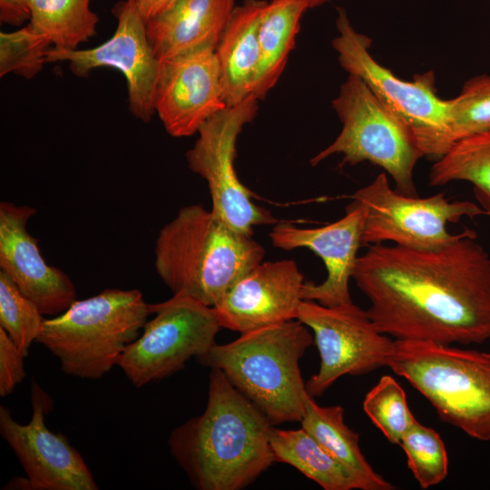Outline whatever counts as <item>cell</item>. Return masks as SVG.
Masks as SVG:
<instances>
[{"instance_id":"cell-31","label":"cell","mask_w":490,"mask_h":490,"mask_svg":"<svg viewBox=\"0 0 490 490\" xmlns=\"http://www.w3.org/2000/svg\"><path fill=\"white\" fill-rule=\"evenodd\" d=\"M25 356L12 341L4 328H0V396L13 393L16 385L24 377Z\"/></svg>"},{"instance_id":"cell-8","label":"cell","mask_w":490,"mask_h":490,"mask_svg":"<svg viewBox=\"0 0 490 490\" xmlns=\"http://www.w3.org/2000/svg\"><path fill=\"white\" fill-rule=\"evenodd\" d=\"M336 26L338 34L332 46L342 68L363 80L410 129L424 157L438 160L453 142L448 100L437 95L434 73L426 72L405 81L373 58L369 52L371 39L353 27L343 8H338Z\"/></svg>"},{"instance_id":"cell-32","label":"cell","mask_w":490,"mask_h":490,"mask_svg":"<svg viewBox=\"0 0 490 490\" xmlns=\"http://www.w3.org/2000/svg\"><path fill=\"white\" fill-rule=\"evenodd\" d=\"M30 19L28 0H0V20L11 25H21Z\"/></svg>"},{"instance_id":"cell-2","label":"cell","mask_w":490,"mask_h":490,"mask_svg":"<svg viewBox=\"0 0 490 490\" xmlns=\"http://www.w3.org/2000/svg\"><path fill=\"white\" fill-rule=\"evenodd\" d=\"M271 424L217 368L209 376L204 412L175 428L172 455L200 490H239L274 462Z\"/></svg>"},{"instance_id":"cell-22","label":"cell","mask_w":490,"mask_h":490,"mask_svg":"<svg viewBox=\"0 0 490 490\" xmlns=\"http://www.w3.org/2000/svg\"><path fill=\"white\" fill-rule=\"evenodd\" d=\"M308 9L301 0L268 2L259 33L260 64L251 93L256 100L264 99L282 74Z\"/></svg>"},{"instance_id":"cell-7","label":"cell","mask_w":490,"mask_h":490,"mask_svg":"<svg viewBox=\"0 0 490 490\" xmlns=\"http://www.w3.org/2000/svg\"><path fill=\"white\" fill-rule=\"evenodd\" d=\"M332 107L342 129L310 164L318 165L334 154L342 155L341 165L369 162L392 177L397 191L417 196L414 169L424 154L410 129L354 74L340 85Z\"/></svg>"},{"instance_id":"cell-3","label":"cell","mask_w":490,"mask_h":490,"mask_svg":"<svg viewBox=\"0 0 490 490\" xmlns=\"http://www.w3.org/2000/svg\"><path fill=\"white\" fill-rule=\"evenodd\" d=\"M265 250L199 204L181 208L156 239L155 270L173 294L213 308Z\"/></svg>"},{"instance_id":"cell-23","label":"cell","mask_w":490,"mask_h":490,"mask_svg":"<svg viewBox=\"0 0 490 490\" xmlns=\"http://www.w3.org/2000/svg\"><path fill=\"white\" fill-rule=\"evenodd\" d=\"M270 444L275 462L286 463L325 490L358 489L349 472L304 428L271 426Z\"/></svg>"},{"instance_id":"cell-27","label":"cell","mask_w":490,"mask_h":490,"mask_svg":"<svg viewBox=\"0 0 490 490\" xmlns=\"http://www.w3.org/2000/svg\"><path fill=\"white\" fill-rule=\"evenodd\" d=\"M44 318L37 305L18 289L12 279L0 270V328L27 357L36 341Z\"/></svg>"},{"instance_id":"cell-19","label":"cell","mask_w":490,"mask_h":490,"mask_svg":"<svg viewBox=\"0 0 490 490\" xmlns=\"http://www.w3.org/2000/svg\"><path fill=\"white\" fill-rule=\"evenodd\" d=\"M236 5L234 0H176L146 21L149 43L160 60L216 47Z\"/></svg>"},{"instance_id":"cell-12","label":"cell","mask_w":490,"mask_h":490,"mask_svg":"<svg viewBox=\"0 0 490 490\" xmlns=\"http://www.w3.org/2000/svg\"><path fill=\"white\" fill-rule=\"evenodd\" d=\"M297 319L311 328L320 356L318 373L306 383L319 397L344 375L358 376L386 367L394 340L379 332L367 310L353 302L327 307L302 300Z\"/></svg>"},{"instance_id":"cell-15","label":"cell","mask_w":490,"mask_h":490,"mask_svg":"<svg viewBox=\"0 0 490 490\" xmlns=\"http://www.w3.org/2000/svg\"><path fill=\"white\" fill-rule=\"evenodd\" d=\"M153 105L165 131L176 138L198 133L227 108L215 49L203 47L161 61Z\"/></svg>"},{"instance_id":"cell-26","label":"cell","mask_w":490,"mask_h":490,"mask_svg":"<svg viewBox=\"0 0 490 490\" xmlns=\"http://www.w3.org/2000/svg\"><path fill=\"white\" fill-rule=\"evenodd\" d=\"M399 446L407 458V466L421 488L441 483L447 475L448 458L439 434L416 419L402 436Z\"/></svg>"},{"instance_id":"cell-9","label":"cell","mask_w":490,"mask_h":490,"mask_svg":"<svg viewBox=\"0 0 490 490\" xmlns=\"http://www.w3.org/2000/svg\"><path fill=\"white\" fill-rule=\"evenodd\" d=\"M365 210L362 245H395L415 250H436L466 236L472 230L450 233L448 223L489 212L468 201H448L444 192L418 198L391 189L385 172L352 195Z\"/></svg>"},{"instance_id":"cell-34","label":"cell","mask_w":490,"mask_h":490,"mask_svg":"<svg viewBox=\"0 0 490 490\" xmlns=\"http://www.w3.org/2000/svg\"><path fill=\"white\" fill-rule=\"evenodd\" d=\"M306 4L309 9L316 8L328 3L331 0H301Z\"/></svg>"},{"instance_id":"cell-18","label":"cell","mask_w":490,"mask_h":490,"mask_svg":"<svg viewBox=\"0 0 490 490\" xmlns=\"http://www.w3.org/2000/svg\"><path fill=\"white\" fill-rule=\"evenodd\" d=\"M34 208L0 202V269L34 301L43 315L57 316L76 300L69 276L43 258L27 223Z\"/></svg>"},{"instance_id":"cell-1","label":"cell","mask_w":490,"mask_h":490,"mask_svg":"<svg viewBox=\"0 0 490 490\" xmlns=\"http://www.w3.org/2000/svg\"><path fill=\"white\" fill-rule=\"evenodd\" d=\"M352 279L385 335L446 345L490 339V254L473 230L436 250L368 245Z\"/></svg>"},{"instance_id":"cell-13","label":"cell","mask_w":490,"mask_h":490,"mask_svg":"<svg viewBox=\"0 0 490 490\" xmlns=\"http://www.w3.org/2000/svg\"><path fill=\"white\" fill-rule=\"evenodd\" d=\"M117 19L111 38L90 49H57L47 53V63L67 62L77 77H87L99 67L122 74L127 83L128 107L137 119L149 122L154 114V90L161 61L147 37L146 22L132 0H123L112 9Z\"/></svg>"},{"instance_id":"cell-30","label":"cell","mask_w":490,"mask_h":490,"mask_svg":"<svg viewBox=\"0 0 490 490\" xmlns=\"http://www.w3.org/2000/svg\"><path fill=\"white\" fill-rule=\"evenodd\" d=\"M51 41L31 24L14 32L0 33V76L14 73L25 79L34 77L46 64Z\"/></svg>"},{"instance_id":"cell-10","label":"cell","mask_w":490,"mask_h":490,"mask_svg":"<svg viewBox=\"0 0 490 490\" xmlns=\"http://www.w3.org/2000/svg\"><path fill=\"white\" fill-rule=\"evenodd\" d=\"M150 310L154 318L116 364L136 387L170 377L191 358L205 354L220 328L211 307L183 294L150 304Z\"/></svg>"},{"instance_id":"cell-21","label":"cell","mask_w":490,"mask_h":490,"mask_svg":"<svg viewBox=\"0 0 490 490\" xmlns=\"http://www.w3.org/2000/svg\"><path fill=\"white\" fill-rule=\"evenodd\" d=\"M301 427L309 433L349 472L360 490H393L397 487L379 475L365 458L358 433L344 421L341 406H318L309 395L305 401Z\"/></svg>"},{"instance_id":"cell-29","label":"cell","mask_w":490,"mask_h":490,"mask_svg":"<svg viewBox=\"0 0 490 490\" xmlns=\"http://www.w3.org/2000/svg\"><path fill=\"white\" fill-rule=\"evenodd\" d=\"M453 144L463 138L490 131V75L466 81L460 93L448 100Z\"/></svg>"},{"instance_id":"cell-24","label":"cell","mask_w":490,"mask_h":490,"mask_svg":"<svg viewBox=\"0 0 490 490\" xmlns=\"http://www.w3.org/2000/svg\"><path fill=\"white\" fill-rule=\"evenodd\" d=\"M454 181L472 183L476 200L490 214V131L458 140L435 161L429 184L439 186Z\"/></svg>"},{"instance_id":"cell-20","label":"cell","mask_w":490,"mask_h":490,"mask_svg":"<svg viewBox=\"0 0 490 490\" xmlns=\"http://www.w3.org/2000/svg\"><path fill=\"white\" fill-rule=\"evenodd\" d=\"M267 4L264 0H244L236 6L216 47L228 106L251 96L260 64V26Z\"/></svg>"},{"instance_id":"cell-14","label":"cell","mask_w":490,"mask_h":490,"mask_svg":"<svg viewBox=\"0 0 490 490\" xmlns=\"http://www.w3.org/2000/svg\"><path fill=\"white\" fill-rule=\"evenodd\" d=\"M33 415L27 424L15 421L0 406V434L15 452L25 475L24 489L97 490L98 485L80 453L67 437L49 430L44 416L54 407L52 397L32 379Z\"/></svg>"},{"instance_id":"cell-6","label":"cell","mask_w":490,"mask_h":490,"mask_svg":"<svg viewBox=\"0 0 490 490\" xmlns=\"http://www.w3.org/2000/svg\"><path fill=\"white\" fill-rule=\"evenodd\" d=\"M149 315L150 304L139 289H106L44 319L36 342L67 375L99 379L140 336Z\"/></svg>"},{"instance_id":"cell-5","label":"cell","mask_w":490,"mask_h":490,"mask_svg":"<svg viewBox=\"0 0 490 490\" xmlns=\"http://www.w3.org/2000/svg\"><path fill=\"white\" fill-rule=\"evenodd\" d=\"M386 367L422 394L443 422L490 441V353L395 339Z\"/></svg>"},{"instance_id":"cell-17","label":"cell","mask_w":490,"mask_h":490,"mask_svg":"<svg viewBox=\"0 0 490 490\" xmlns=\"http://www.w3.org/2000/svg\"><path fill=\"white\" fill-rule=\"evenodd\" d=\"M304 282L293 260L260 262L212 309L220 328L240 333L297 319Z\"/></svg>"},{"instance_id":"cell-11","label":"cell","mask_w":490,"mask_h":490,"mask_svg":"<svg viewBox=\"0 0 490 490\" xmlns=\"http://www.w3.org/2000/svg\"><path fill=\"white\" fill-rule=\"evenodd\" d=\"M258 102L250 96L211 116L200 128L198 139L186 153L189 168L208 184L211 211L249 236L253 235L255 226L277 222L269 211L253 202L251 191L241 183L234 167L238 136L256 116Z\"/></svg>"},{"instance_id":"cell-4","label":"cell","mask_w":490,"mask_h":490,"mask_svg":"<svg viewBox=\"0 0 490 490\" xmlns=\"http://www.w3.org/2000/svg\"><path fill=\"white\" fill-rule=\"evenodd\" d=\"M299 319L240 333L227 344H214L197 357L199 364L221 370L272 425L300 421L306 390L299 361L312 344Z\"/></svg>"},{"instance_id":"cell-25","label":"cell","mask_w":490,"mask_h":490,"mask_svg":"<svg viewBox=\"0 0 490 490\" xmlns=\"http://www.w3.org/2000/svg\"><path fill=\"white\" fill-rule=\"evenodd\" d=\"M91 0H28L30 24L53 47L77 49L96 34L98 15Z\"/></svg>"},{"instance_id":"cell-16","label":"cell","mask_w":490,"mask_h":490,"mask_svg":"<svg viewBox=\"0 0 490 490\" xmlns=\"http://www.w3.org/2000/svg\"><path fill=\"white\" fill-rule=\"evenodd\" d=\"M365 221L363 206L353 201L344 217L318 228H299L289 222H276L270 233L272 244L285 250L307 248L317 254L327 269L319 284L304 282L303 300L335 307L352 302L349 279L362 245Z\"/></svg>"},{"instance_id":"cell-28","label":"cell","mask_w":490,"mask_h":490,"mask_svg":"<svg viewBox=\"0 0 490 490\" xmlns=\"http://www.w3.org/2000/svg\"><path fill=\"white\" fill-rule=\"evenodd\" d=\"M363 409L387 439L399 445L415 416L411 413L405 391L391 377L383 376L365 397Z\"/></svg>"},{"instance_id":"cell-33","label":"cell","mask_w":490,"mask_h":490,"mask_svg":"<svg viewBox=\"0 0 490 490\" xmlns=\"http://www.w3.org/2000/svg\"><path fill=\"white\" fill-rule=\"evenodd\" d=\"M145 22L171 6L176 0H132Z\"/></svg>"}]
</instances>
